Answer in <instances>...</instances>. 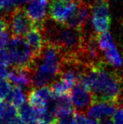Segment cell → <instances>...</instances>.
Returning <instances> with one entry per match:
<instances>
[{
    "instance_id": "cell-1",
    "label": "cell",
    "mask_w": 123,
    "mask_h": 124,
    "mask_svg": "<svg viewBox=\"0 0 123 124\" xmlns=\"http://www.w3.org/2000/svg\"><path fill=\"white\" fill-rule=\"evenodd\" d=\"M79 84L92 93L94 101H107L116 103L123 86V78L122 75L116 71L109 70L104 62L89 67L83 74Z\"/></svg>"
},
{
    "instance_id": "cell-2",
    "label": "cell",
    "mask_w": 123,
    "mask_h": 124,
    "mask_svg": "<svg viewBox=\"0 0 123 124\" xmlns=\"http://www.w3.org/2000/svg\"><path fill=\"white\" fill-rule=\"evenodd\" d=\"M53 22L46 20L41 27L45 41L59 47L65 59L77 58L84 40V31Z\"/></svg>"
},
{
    "instance_id": "cell-3",
    "label": "cell",
    "mask_w": 123,
    "mask_h": 124,
    "mask_svg": "<svg viewBox=\"0 0 123 124\" xmlns=\"http://www.w3.org/2000/svg\"><path fill=\"white\" fill-rule=\"evenodd\" d=\"M6 49L13 68H30L32 65L35 56L25 39L13 36Z\"/></svg>"
},
{
    "instance_id": "cell-4",
    "label": "cell",
    "mask_w": 123,
    "mask_h": 124,
    "mask_svg": "<svg viewBox=\"0 0 123 124\" xmlns=\"http://www.w3.org/2000/svg\"><path fill=\"white\" fill-rule=\"evenodd\" d=\"M8 29L11 35L15 37H22L33 28L35 24L28 16L25 8L21 7H16L8 14Z\"/></svg>"
},
{
    "instance_id": "cell-5",
    "label": "cell",
    "mask_w": 123,
    "mask_h": 124,
    "mask_svg": "<svg viewBox=\"0 0 123 124\" xmlns=\"http://www.w3.org/2000/svg\"><path fill=\"white\" fill-rule=\"evenodd\" d=\"M91 24L96 34L108 31L110 25L108 0H94L92 3Z\"/></svg>"
},
{
    "instance_id": "cell-6",
    "label": "cell",
    "mask_w": 123,
    "mask_h": 124,
    "mask_svg": "<svg viewBox=\"0 0 123 124\" xmlns=\"http://www.w3.org/2000/svg\"><path fill=\"white\" fill-rule=\"evenodd\" d=\"M78 3L74 0H51L48 8V15L54 22L64 25Z\"/></svg>"
},
{
    "instance_id": "cell-7",
    "label": "cell",
    "mask_w": 123,
    "mask_h": 124,
    "mask_svg": "<svg viewBox=\"0 0 123 124\" xmlns=\"http://www.w3.org/2000/svg\"><path fill=\"white\" fill-rule=\"evenodd\" d=\"M70 92L72 106L79 112L83 113L84 111H87L94 101L92 93L81 84L74 85Z\"/></svg>"
},
{
    "instance_id": "cell-8",
    "label": "cell",
    "mask_w": 123,
    "mask_h": 124,
    "mask_svg": "<svg viewBox=\"0 0 123 124\" xmlns=\"http://www.w3.org/2000/svg\"><path fill=\"white\" fill-rule=\"evenodd\" d=\"M91 9H92V3L89 2H83L78 3L75 10L72 12L68 20L64 23V25L84 31V27L89 18Z\"/></svg>"
},
{
    "instance_id": "cell-9",
    "label": "cell",
    "mask_w": 123,
    "mask_h": 124,
    "mask_svg": "<svg viewBox=\"0 0 123 124\" xmlns=\"http://www.w3.org/2000/svg\"><path fill=\"white\" fill-rule=\"evenodd\" d=\"M48 0H30L25 8L28 16L36 26L42 27L47 20Z\"/></svg>"
},
{
    "instance_id": "cell-10",
    "label": "cell",
    "mask_w": 123,
    "mask_h": 124,
    "mask_svg": "<svg viewBox=\"0 0 123 124\" xmlns=\"http://www.w3.org/2000/svg\"><path fill=\"white\" fill-rule=\"evenodd\" d=\"M117 104L114 101H94L88 109L87 115L91 119L102 120L114 116L117 109Z\"/></svg>"
},
{
    "instance_id": "cell-11",
    "label": "cell",
    "mask_w": 123,
    "mask_h": 124,
    "mask_svg": "<svg viewBox=\"0 0 123 124\" xmlns=\"http://www.w3.org/2000/svg\"><path fill=\"white\" fill-rule=\"evenodd\" d=\"M25 39L30 49L32 50L35 57L41 53L46 43L42 29L41 27L36 25L31 28L26 33V35L25 36Z\"/></svg>"
},
{
    "instance_id": "cell-12",
    "label": "cell",
    "mask_w": 123,
    "mask_h": 124,
    "mask_svg": "<svg viewBox=\"0 0 123 124\" xmlns=\"http://www.w3.org/2000/svg\"><path fill=\"white\" fill-rule=\"evenodd\" d=\"M7 78L10 83L20 87H29L32 85L30 68H13Z\"/></svg>"
},
{
    "instance_id": "cell-13",
    "label": "cell",
    "mask_w": 123,
    "mask_h": 124,
    "mask_svg": "<svg viewBox=\"0 0 123 124\" xmlns=\"http://www.w3.org/2000/svg\"><path fill=\"white\" fill-rule=\"evenodd\" d=\"M103 52L105 53V60L110 65L116 69H119L123 66V60L114 42L109 45Z\"/></svg>"
},
{
    "instance_id": "cell-14",
    "label": "cell",
    "mask_w": 123,
    "mask_h": 124,
    "mask_svg": "<svg viewBox=\"0 0 123 124\" xmlns=\"http://www.w3.org/2000/svg\"><path fill=\"white\" fill-rule=\"evenodd\" d=\"M0 111L2 116V124H8L18 114L17 107L7 101H2L0 103Z\"/></svg>"
},
{
    "instance_id": "cell-15",
    "label": "cell",
    "mask_w": 123,
    "mask_h": 124,
    "mask_svg": "<svg viewBox=\"0 0 123 124\" xmlns=\"http://www.w3.org/2000/svg\"><path fill=\"white\" fill-rule=\"evenodd\" d=\"M18 112L20 117L26 124L38 121L37 111L29 103L25 102L22 106H20L19 107Z\"/></svg>"
},
{
    "instance_id": "cell-16",
    "label": "cell",
    "mask_w": 123,
    "mask_h": 124,
    "mask_svg": "<svg viewBox=\"0 0 123 124\" xmlns=\"http://www.w3.org/2000/svg\"><path fill=\"white\" fill-rule=\"evenodd\" d=\"M5 101L10 102L16 107H20L25 102V95L21 87L15 85V86L12 87L11 92Z\"/></svg>"
},
{
    "instance_id": "cell-17",
    "label": "cell",
    "mask_w": 123,
    "mask_h": 124,
    "mask_svg": "<svg viewBox=\"0 0 123 124\" xmlns=\"http://www.w3.org/2000/svg\"><path fill=\"white\" fill-rule=\"evenodd\" d=\"M72 87L70 85L64 81L62 78H59L58 80H55L51 83V89L52 91L54 97H58L61 95L68 94L69 91H71Z\"/></svg>"
},
{
    "instance_id": "cell-18",
    "label": "cell",
    "mask_w": 123,
    "mask_h": 124,
    "mask_svg": "<svg viewBox=\"0 0 123 124\" xmlns=\"http://www.w3.org/2000/svg\"><path fill=\"white\" fill-rule=\"evenodd\" d=\"M28 103L36 109H43L46 107L48 102L40 96V95L35 89V90H31L28 93Z\"/></svg>"
},
{
    "instance_id": "cell-19",
    "label": "cell",
    "mask_w": 123,
    "mask_h": 124,
    "mask_svg": "<svg viewBox=\"0 0 123 124\" xmlns=\"http://www.w3.org/2000/svg\"><path fill=\"white\" fill-rule=\"evenodd\" d=\"M12 90L10 82L7 79L0 80V101H5L8 98Z\"/></svg>"
},
{
    "instance_id": "cell-20",
    "label": "cell",
    "mask_w": 123,
    "mask_h": 124,
    "mask_svg": "<svg viewBox=\"0 0 123 124\" xmlns=\"http://www.w3.org/2000/svg\"><path fill=\"white\" fill-rule=\"evenodd\" d=\"M15 0H0V10L6 13H10L16 8Z\"/></svg>"
},
{
    "instance_id": "cell-21",
    "label": "cell",
    "mask_w": 123,
    "mask_h": 124,
    "mask_svg": "<svg viewBox=\"0 0 123 124\" xmlns=\"http://www.w3.org/2000/svg\"><path fill=\"white\" fill-rule=\"evenodd\" d=\"M9 42V35L7 31H0V50L6 49Z\"/></svg>"
},
{
    "instance_id": "cell-22",
    "label": "cell",
    "mask_w": 123,
    "mask_h": 124,
    "mask_svg": "<svg viewBox=\"0 0 123 124\" xmlns=\"http://www.w3.org/2000/svg\"><path fill=\"white\" fill-rule=\"evenodd\" d=\"M113 121L115 124H123V106L116 109L113 116Z\"/></svg>"
},
{
    "instance_id": "cell-23",
    "label": "cell",
    "mask_w": 123,
    "mask_h": 124,
    "mask_svg": "<svg viewBox=\"0 0 123 124\" xmlns=\"http://www.w3.org/2000/svg\"><path fill=\"white\" fill-rule=\"evenodd\" d=\"M74 117H75V124H89V119H88L82 112L75 111Z\"/></svg>"
},
{
    "instance_id": "cell-24",
    "label": "cell",
    "mask_w": 123,
    "mask_h": 124,
    "mask_svg": "<svg viewBox=\"0 0 123 124\" xmlns=\"http://www.w3.org/2000/svg\"><path fill=\"white\" fill-rule=\"evenodd\" d=\"M0 64H3L6 66L10 65L9 56L7 49L0 50Z\"/></svg>"
},
{
    "instance_id": "cell-25",
    "label": "cell",
    "mask_w": 123,
    "mask_h": 124,
    "mask_svg": "<svg viewBox=\"0 0 123 124\" xmlns=\"http://www.w3.org/2000/svg\"><path fill=\"white\" fill-rule=\"evenodd\" d=\"M8 29V15H0V31H7Z\"/></svg>"
},
{
    "instance_id": "cell-26",
    "label": "cell",
    "mask_w": 123,
    "mask_h": 124,
    "mask_svg": "<svg viewBox=\"0 0 123 124\" xmlns=\"http://www.w3.org/2000/svg\"><path fill=\"white\" fill-rule=\"evenodd\" d=\"M122 78H123V75H122ZM116 104L117 106H123V86H122V89L121 90V93L119 95V96L117 97V100H116Z\"/></svg>"
},
{
    "instance_id": "cell-27",
    "label": "cell",
    "mask_w": 123,
    "mask_h": 124,
    "mask_svg": "<svg viewBox=\"0 0 123 124\" xmlns=\"http://www.w3.org/2000/svg\"><path fill=\"white\" fill-rule=\"evenodd\" d=\"M8 124H26L20 116H16L15 118H14L11 122H9Z\"/></svg>"
},
{
    "instance_id": "cell-28",
    "label": "cell",
    "mask_w": 123,
    "mask_h": 124,
    "mask_svg": "<svg viewBox=\"0 0 123 124\" xmlns=\"http://www.w3.org/2000/svg\"><path fill=\"white\" fill-rule=\"evenodd\" d=\"M100 123L101 124H115L113 119H111L110 117H106L104 119L100 120Z\"/></svg>"
},
{
    "instance_id": "cell-29",
    "label": "cell",
    "mask_w": 123,
    "mask_h": 124,
    "mask_svg": "<svg viewBox=\"0 0 123 124\" xmlns=\"http://www.w3.org/2000/svg\"><path fill=\"white\" fill-rule=\"evenodd\" d=\"M30 0H15V3H16L17 7H20V5L25 4L27 2H30Z\"/></svg>"
},
{
    "instance_id": "cell-30",
    "label": "cell",
    "mask_w": 123,
    "mask_h": 124,
    "mask_svg": "<svg viewBox=\"0 0 123 124\" xmlns=\"http://www.w3.org/2000/svg\"><path fill=\"white\" fill-rule=\"evenodd\" d=\"M89 124H101V123H100V122H99L98 120L91 119V118H89Z\"/></svg>"
}]
</instances>
